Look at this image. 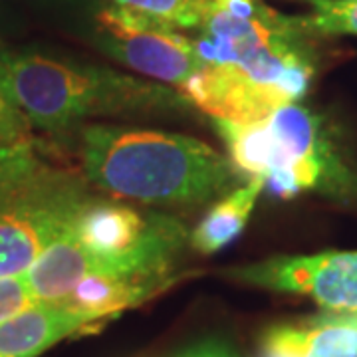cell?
<instances>
[{
    "label": "cell",
    "mask_w": 357,
    "mask_h": 357,
    "mask_svg": "<svg viewBox=\"0 0 357 357\" xmlns=\"http://www.w3.org/2000/svg\"><path fill=\"white\" fill-rule=\"evenodd\" d=\"M222 274L255 288L306 296L328 312H357V250L276 256Z\"/></svg>",
    "instance_id": "8"
},
{
    "label": "cell",
    "mask_w": 357,
    "mask_h": 357,
    "mask_svg": "<svg viewBox=\"0 0 357 357\" xmlns=\"http://www.w3.org/2000/svg\"><path fill=\"white\" fill-rule=\"evenodd\" d=\"M192 38L204 72L183 96L232 123L260 121L307 91L316 52L302 16H286L262 0H213Z\"/></svg>",
    "instance_id": "1"
},
{
    "label": "cell",
    "mask_w": 357,
    "mask_h": 357,
    "mask_svg": "<svg viewBox=\"0 0 357 357\" xmlns=\"http://www.w3.org/2000/svg\"><path fill=\"white\" fill-rule=\"evenodd\" d=\"M229 159L241 173L262 177L278 197L318 191L349 201L357 178L333 143L326 121L300 102L252 123L215 119Z\"/></svg>",
    "instance_id": "5"
},
{
    "label": "cell",
    "mask_w": 357,
    "mask_h": 357,
    "mask_svg": "<svg viewBox=\"0 0 357 357\" xmlns=\"http://www.w3.org/2000/svg\"><path fill=\"white\" fill-rule=\"evenodd\" d=\"M91 197L86 178L52 171L26 191L0 201V280L24 276Z\"/></svg>",
    "instance_id": "6"
},
{
    "label": "cell",
    "mask_w": 357,
    "mask_h": 357,
    "mask_svg": "<svg viewBox=\"0 0 357 357\" xmlns=\"http://www.w3.org/2000/svg\"><path fill=\"white\" fill-rule=\"evenodd\" d=\"M100 46L141 76L183 89L204 72L195 42L153 16L114 4L100 16Z\"/></svg>",
    "instance_id": "7"
},
{
    "label": "cell",
    "mask_w": 357,
    "mask_h": 357,
    "mask_svg": "<svg viewBox=\"0 0 357 357\" xmlns=\"http://www.w3.org/2000/svg\"><path fill=\"white\" fill-rule=\"evenodd\" d=\"M64 304H32L0 321V357H38L52 345L93 326Z\"/></svg>",
    "instance_id": "9"
},
{
    "label": "cell",
    "mask_w": 357,
    "mask_h": 357,
    "mask_svg": "<svg viewBox=\"0 0 357 357\" xmlns=\"http://www.w3.org/2000/svg\"><path fill=\"white\" fill-rule=\"evenodd\" d=\"M79 161L89 187L161 206L211 203L232 191L241 173L201 139L103 123L82 129Z\"/></svg>",
    "instance_id": "2"
},
{
    "label": "cell",
    "mask_w": 357,
    "mask_h": 357,
    "mask_svg": "<svg viewBox=\"0 0 357 357\" xmlns=\"http://www.w3.org/2000/svg\"><path fill=\"white\" fill-rule=\"evenodd\" d=\"M135 13L153 16L178 30L199 28L213 0H114Z\"/></svg>",
    "instance_id": "14"
},
{
    "label": "cell",
    "mask_w": 357,
    "mask_h": 357,
    "mask_svg": "<svg viewBox=\"0 0 357 357\" xmlns=\"http://www.w3.org/2000/svg\"><path fill=\"white\" fill-rule=\"evenodd\" d=\"M0 84L32 128L50 133L93 117L175 115L192 107L165 84L38 52L0 50Z\"/></svg>",
    "instance_id": "4"
},
{
    "label": "cell",
    "mask_w": 357,
    "mask_h": 357,
    "mask_svg": "<svg viewBox=\"0 0 357 357\" xmlns=\"http://www.w3.org/2000/svg\"><path fill=\"white\" fill-rule=\"evenodd\" d=\"M32 139V123L16 107L0 84V147L20 145Z\"/></svg>",
    "instance_id": "15"
},
{
    "label": "cell",
    "mask_w": 357,
    "mask_h": 357,
    "mask_svg": "<svg viewBox=\"0 0 357 357\" xmlns=\"http://www.w3.org/2000/svg\"><path fill=\"white\" fill-rule=\"evenodd\" d=\"M52 171L56 169L40 157L34 141L0 147V201L26 191Z\"/></svg>",
    "instance_id": "12"
},
{
    "label": "cell",
    "mask_w": 357,
    "mask_h": 357,
    "mask_svg": "<svg viewBox=\"0 0 357 357\" xmlns=\"http://www.w3.org/2000/svg\"><path fill=\"white\" fill-rule=\"evenodd\" d=\"M177 357H238L232 347L227 344L218 342V340H204L201 344L192 345L189 349H185L183 354H178Z\"/></svg>",
    "instance_id": "18"
},
{
    "label": "cell",
    "mask_w": 357,
    "mask_h": 357,
    "mask_svg": "<svg viewBox=\"0 0 357 357\" xmlns=\"http://www.w3.org/2000/svg\"><path fill=\"white\" fill-rule=\"evenodd\" d=\"M258 357H300L294 324H278L268 328L262 335Z\"/></svg>",
    "instance_id": "17"
},
{
    "label": "cell",
    "mask_w": 357,
    "mask_h": 357,
    "mask_svg": "<svg viewBox=\"0 0 357 357\" xmlns=\"http://www.w3.org/2000/svg\"><path fill=\"white\" fill-rule=\"evenodd\" d=\"M266 187L262 177H250L243 187H234L204 215L192 229L189 243L201 255H215L241 236L248 218L252 217L256 203Z\"/></svg>",
    "instance_id": "10"
},
{
    "label": "cell",
    "mask_w": 357,
    "mask_h": 357,
    "mask_svg": "<svg viewBox=\"0 0 357 357\" xmlns=\"http://www.w3.org/2000/svg\"><path fill=\"white\" fill-rule=\"evenodd\" d=\"M294 330L300 357H357V312H326Z\"/></svg>",
    "instance_id": "11"
},
{
    "label": "cell",
    "mask_w": 357,
    "mask_h": 357,
    "mask_svg": "<svg viewBox=\"0 0 357 357\" xmlns=\"http://www.w3.org/2000/svg\"><path fill=\"white\" fill-rule=\"evenodd\" d=\"M312 8L302 22L312 34L357 36V0H302Z\"/></svg>",
    "instance_id": "13"
},
{
    "label": "cell",
    "mask_w": 357,
    "mask_h": 357,
    "mask_svg": "<svg viewBox=\"0 0 357 357\" xmlns=\"http://www.w3.org/2000/svg\"><path fill=\"white\" fill-rule=\"evenodd\" d=\"M187 241L178 218L91 197L24 278L44 304L62 302L89 278H171L173 258Z\"/></svg>",
    "instance_id": "3"
},
{
    "label": "cell",
    "mask_w": 357,
    "mask_h": 357,
    "mask_svg": "<svg viewBox=\"0 0 357 357\" xmlns=\"http://www.w3.org/2000/svg\"><path fill=\"white\" fill-rule=\"evenodd\" d=\"M36 304L24 276L0 280V321Z\"/></svg>",
    "instance_id": "16"
}]
</instances>
